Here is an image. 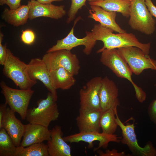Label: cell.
<instances>
[{"mask_svg": "<svg viewBox=\"0 0 156 156\" xmlns=\"http://www.w3.org/2000/svg\"><path fill=\"white\" fill-rule=\"evenodd\" d=\"M3 35L0 33V64L3 65L6 60L7 53L6 44L3 45L2 42L3 40Z\"/></svg>", "mask_w": 156, "mask_h": 156, "instance_id": "29", "label": "cell"}, {"mask_svg": "<svg viewBox=\"0 0 156 156\" xmlns=\"http://www.w3.org/2000/svg\"><path fill=\"white\" fill-rule=\"evenodd\" d=\"M17 147L5 129H0V156H15Z\"/></svg>", "mask_w": 156, "mask_h": 156, "instance_id": "26", "label": "cell"}, {"mask_svg": "<svg viewBox=\"0 0 156 156\" xmlns=\"http://www.w3.org/2000/svg\"><path fill=\"white\" fill-rule=\"evenodd\" d=\"M101 53V62L111 70L117 77L129 81L134 88L137 99L140 102H143L146 99V93L133 81L131 77L133 73L117 49H106Z\"/></svg>", "mask_w": 156, "mask_h": 156, "instance_id": "2", "label": "cell"}, {"mask_svg": "<svg viewBox=\"0 0 156 156\" xmlns=\"http://www.w3.org/2000/svg\"><path fill=\"white\" fill-rule=\"evenodd\" d=\"M63 0H37V1L43 4H50L54 1H61Z\"/></svg>", "mask_w": 156, "mask_h": 156, "instance_id": "35", "label": "cell"}, {"mask_svg": "<svg viewBox=\"0 0 156 156\" xmlns=\"http://www.w3.org/2000/svg\"><path fill=\"white\" fill-rule=\"evenodd\" d=\"M155 85L156 86V84ZM148 112L151 120L156 124V99L153 101L150 104Z\"/></svg>", "mask_w": 156, "mask_h": 156, "instance_id": "30", "label": "cell"}, {"mask_svg": "<svg viewBox=\"0 0 156 156\" xmlns=\"http://www.w3.org/2000/svg\"><path fill=\"white\" fill-rule=\"evenodd\" d=\"M130 0L131 1L132 0Z\"/></svg>", "mask_w": 156, "mask_h": 156, "instance_id": "39", "label": "cell"}, {"mask_svg": "<svg viewBox=\"0 0 156 156\" xmlns=\"http://www.w3.org/2000/svg\"><path fill=\"white\" fill-rule=\"evenodd\" d=\"M49 73L52 86L56 90L69 89L75 83L74 75L64 68L59 67L49 71Z\"/></svg>", "mask_w": 156, "mask_h": 156, "instance_id": "21", "label": "cell"}, {"mask_svg": "<svg viewBox=\"0 0 156 156\" xmlns=\"http://www.w3.org/2000/svg\"><path fill=\"white\" fill-rule=\"evenodd\" d=\"M6 0H0V5H2L5 4Z\"/></svg>", "mask_w": 156, "mask_h": 156, "instance_id": "36", "label": "cell"}, {"mask_svg": "<svg viewBox=\"0 0 156 156\" xmlns=\"http://www.w3.org/2000/svg\"><path fill=\"white\" fill-rule=\"evenodd\" d=\"M102 113L101 110L79 109V115L76 119L79 132H100V121Z\"/></svg>", "mask_w": 156, "mask_h": 156, "instance_id": "18", "label": "cell"}, {"mask_svg": "<svg viewBox=\"0 0 156 156\" xmlns=\"http://www.w3.org/2000/svg\"><path fill=\"white\" fill-rule=\"evenodd\" d=\"M27 70L30 78L34 80L40 81L57 101L56 90L52 86L49 71L43 60L39 58L31 59L27 64Z\"/></svg>", "mask_w": 156, "mask_h": 156, "instance_id": "13", "label": "cell"}, {"mask_svg": "<svg viewBox=\"0 0 156 156\" xmlns=\"http://www.w3.org/2000/svg\"><path fill=\"white\" fill-rule=\"evenodd\" d=\"M7 53L6 60L3 65V74L12 80L20 89H31L37 81L31 79L29 77L27 64L15 56L9 49H7Z\"/></svg>", "mask_w": 156, "mask_h": 156, "instance_id": "3", "label": "cell"}, {"mask_svg": "<svg viewBox=\"0 0 156 156\" xmlns=\"http://www.w3.org/2000/svg\"><path fill=\"white\" fill-rule=\"evenodd\" d=\"M102 78L101 77H93L80 90L79 109L85 110H101L99 92Z\"/></svg>", "mask_w": 156, "mask_h": 156, "instance_id": "11", "label": "cell"}, {"mask_svg": "<svg viewBox=\"0 0 156 156\" xmlns=\"http://www.w3.org/2000/svg\"><path fill=\"white\" fill-rule=\"evenodd\" d=\"M93 36L96 40L102 41V47L99 49L96 53H100L104 50L135 46L141 49L144 53L148 55L151 43H143L140 42L135 35L132 33H121L114 34L112 29L101 25L95 24L91 30Z\"/></svg>", "mask_w": 156, "mask_h": 156, "instance_id": "1", "label": "cell"}, {"mask_svg": "<svg viewBox=\"0 0 156 156\" xmlns=\"http://www.w3.org/2000/svg\"><path fill=\"white\" fill-rule=\"evenodd\" d=\"M15 113L7 107L2 123V128L6 131L16 147L20 146L24 129V125L16 117Z\"/></svg>", "mask_w": 156, "mask_h": 156, "instance_id": "20", "label": "cell"}, {"mask_svg": "<svg viewBox=\"0 0 156 156\" xmlns=\"http://www.w3.org/2000/svg\"><path fill=\"white\" fill-rule=\"evenodd\" d=\"M64 140L66 142L71 143L79 142L83 141L88 144V147L92 148L93 146V142H99L98 146L94 150L96 151L102 147L103 148H107L110 142L119 143L121 137H119L116 134L110 135L100 132L89 131L79 132L63 137Z\"/></svg>", "mask_w": 156, "mask_h": 156, "instance_id": "12", "label": "cell"}, {"mask_svg": "<svg viewBox=\"0 0 156 156\" xmlns=\"http://www.w3.org/2000/svg\"><path fill=\"white\" fill-rule=\"evenodd\" d=\"M70 7L68 12L66 22L69 24L75 18L78 11L84 6H86L87 0H71Z\"/></svg>", "mask_w": 156, "mask_h": 156, "instance_id": "27", "label": "cell"}, {"mask_svg": "<svg viewBox=\"0 0 156 156\" xmlns=\"http://www.w3.org/2000/svg\"><path fill=\"white\" fill-rule=\"evenodd\" d=\"M145 3L152 15L156 18V6L151 0H145Z\"/></svg>", "mask_w": 156, "mask_h": 156, "instance_id": "34", "label": "cell"}, {"mask_svg": "<svg viewBox=\"0 0 156 156\" xmlns=\"http://www.w3.org/2000/svg\"><path fill=\"white\" fill-rule=\"evenodd\" d=\"M42 59L49 71L62 67L74 75L79 73L80 68L79 60L77 55L70 51L62 49L47 52Z\"/></svg>", "mask_w": 156, "mask_h": 156, "instance_id": "8", "label": "cell"}, {"mask_svg": "<svg viewBox=\"0 0 156 156\" xmlns=\"http://www.w3.org/2000/svg\"><path fill=\"white\" fill-rule=\"evenodd\" d=\"M21 0H6V4L11 10H14L19 7L21 5Z\"/></svg>", "mask_w": 156, "mask_h": 156, "instance_id": "32", "label": "cell"}, {"mask_svg": "<svg viewBox=\"0 0 156 156\" xmlns=\"http://www.w3.org/2000/svg\"><path fill=\"white\" fill-rule=\"evenodd\" d=\"M23 138L20 146L25 147L31 144L49 140L51 132L48 127L36 124L24 125Z\"/></svg>", "mask_w": 156, "mask_h": 156, "instance_id": "16", "label": "cell"}, {"mask_svg": "<svg viewBox=\"0 0 156 156\" xmlns=\"http://www.w3.org/2000/svg\"><path fill=\"white\" fill-rule=\"evenodd\" d=\"M51 138L47 141L49 156H71V148L63 138L61 127L56 125L50 130Z\"/></svg>", "mask_w": 156, "mask_h": 156, "instance_id": "17", "label": "cell"}, {"mask_svg": "<svg viewBox=\"0 0 156 156\" xmlns=\"http://www.w3.org/2000/svg\"><path fill=\"white\" fill-rule=\"evenodd\" d=\"M15 156H49L47 144L37 143L28 146L17 147Z\"/></svg>", "mask_w": 156, "mask_h": 156, "instance_id": "25", "label": "cell"}, {"mask_svg": "<svg viewBox=\"0 0 156 156\" xmlns=\"http://www.w3.org/2000/svg\"><path fill=\"white\" fill-rule=\"evenodd\" d=\"M7 105L5 103L0 105V129L2 128V122L7 112Z\"/></svg>", "mask_w": 156, "mask_h": 156, "instance_id": "33", "label": "cell"}, {"mask_svg": "<svg viewBox=\"0 0 156 156\" xmlns=\"http://www.w3.org/2000/svg\"><path fill=\"white\" fill-rule=\"evenodd\" d=\"M56 101L49 92L46 98L37 102L38 106L28 109L26 120L29 123L48 127L50 123L57 120L59 112Z\"/></svg>", "mask_w": 156, "mask_h": 156, "instance_id": "4", "label": "cell"}, {"mask_svg": "<svg viewBox=\"0 0 156 156\" xmlns=\"http://www.w3.org/2000/svg\"><path fill=\"white\" fill-rule=\"evenodd\" d=\"M22 41L25 44L30 45L32 44L35 39V35L34 32L30 29L23 31L21 36Z\"/></svg>", "mask_w": 156, "mask_h": 156, "instance_id": "28", "label": "cell"}, {"mask_svg": "<svg viewBox=\"0 0 156 156\" xmlns=\"http://www.w3.org/2000/svg\"><path fill=\"white\" fill-rule=\"evenodd\" d=\"M29 8L28 5H21L14 10L5 8L1 17L6 22L14 26L18 27L25 24L29 18Z\"/></svg>", "mask_w": 156, "mask_h": 156, "instance_id": "22", "label": "cell"}, {"mask_svg": "<svg viewBox=\"0 0 156 156\" xmlns=\"http://www.w3.org/2000/svg\"><path fill=\"white\" fill-rule=\"evenodd\" d=\"M117 106L102 112L100 123L103 133L114 134L118 126L116 121V113Z\"/></svg>", "mask_w": 156, "mask_h": 156, "instance_id": "24", "label": "cell"}, {"mask_svg": "<svg viewBox=\"0 0 156 156\" xmlns=\"http://www.w3.org/2000/svg\"><path fill=\"white\" fill-rule=\"evenodd\" d=\"M27 5L29 8V19L31 20L40 17L58 19L66 13L63 5L58 6L51 3L43 4L35 0L28 1Z\"/></svg>", "mask_w": 156, "mask_h": 156, "instance_id": "14", "label": "cell"}, {"mask_svg": "<svg viewBox=\"0 0 156 156\" xmlns=\"http://www.w3.org/2000/svg\"><path fill=\"white\" fill-rule=\"evenodd\" d=\"M0 86L1 93L5 98V103L13 111L18 114L22 120H25L28 107L34 91L31 89L13 88L8 86L3 81L1 82Z\"/></svg>", "mask_w": 156, "mask_h": 156, "instance_id": "6", "label": "cell"}, {"mask_svg": "<svg viewBox=\"0 0 156 156\" xmlns=\"http://www.w3.org/2000/svg\"><path fill=\"white\" fill-rule=\"evenodd\" d=\"M117 50L135 74L139 75L146 69L156 71V60L151 58L140 48L131 46L119 48Z\"/></svg>", "mask_w": 156, "mask_h": 156, "instance_id": "7", "label": "cell"}, {"mask_svg": "<svg viewBox=\"0 0 156 156\" xmlns=\"http://www.w3.org/2000/svg\"><path fill=\"white\" fill-rule=\"evenodd\" d=\"M88 17L98 22L101 25L109 28L119 33L126 32L121 28L116 21V12L106 11L101 7L90 5Z\"/></svg>", "mask_w": 156, "mask_h": 156, "instance_id": "19", "label": "cell"}, {"mask_svg": "<svg viewBox=\"0 0 156 156\" xmlns=\"http://www.w3.org/2000/svg\"><path fill=\"white\" fill-rule=\"evenodd\" d=\"M116 116L118 125L122 131V138L120 142L127 146L132 155L139 156H156V149L151 142H148L144 147L138 144L135 131L134 122L127 123L125 125L119 118L117 111Z\"/></svg>", "mask_w": 156, "mask_h": 156, "instance_id": "9", "label": "cell"}, {"mask_svg": "<svg viewBox=\"0 0 156 156\" xmlns=\"http://www.w3.org/2000/svg\"><path fill=\"white\" fill-rule=\"evenodd\" d=\"M129 24L133 29L147 35L154 33L156 21L148 10L145 0H132L130 7Z\"/></svg>", "mask_w": 156, "mask_h": 156, "instance_id": "5", "label": "cell"}, {"mask_svg": "<svg viewBox=\"0 0 156 156\" xmlns=\"http://www.w3.org/2000/svg\"><path fill=\"white\" fill-rule=\"evenodd\" d=\"M118 88L114 82L106 76L102 78L99 92L102 112L119 105Z\"/></svg>", "mask_w": 156, "mask_h": 156, "instance_id": "15", "label": "cell"}, {"mask_svg": "<svg viewBox=\"0 0 156 156\" xmlns=\"http://www.w3.org/2000/svg\"><path fill=\"white\" fill-rule=\"evenodd\" d=\"M81 18L80 16L76 18L73 26L67 36L57 40L56 44L50 48L47 52L62 49L70 51L75 47L83 45L85 47L83 51V53L86 55L90 54L97 41L94 38L91 31H86V36L81 38L77 37L74 34L75 26Z\"/></svg>", "mask_w": 156, "mask_h": 156, "instance_id": "10", "label": "cell"}, {"mask_svg": "<svg viewBox=\"0 0 156 156\" xmlns=\"http://www.w3.org/2000/svg\"><path fill=\"white\" fill-rule=\"evenodd\" d=\"M31 0V1H35V0Z\"/></svg>", "mask_w": 156, "mask_h": 156, "instance_id": "38", "label": "cell"}, {"mask_svg": "<svg viewBox=\"0 0 156 156\" xmlns=\"http://www.w3.org/2000/svg\"><path fill=\"white\" fill-rule=\"evenodd\" d=\"M97 153L100 156H125L124 152H119L117 150L113 149L111 150H107L105 152L101 150H98Z\"/></svg>", "mask_w": 156, "mask_h": 156, "instance_id": "31", "label": "cell"}, {"mask_svg": "<svg viewBox=\"0 0 156 156\" xmlns=\"http://www.w3.org/2000/svg\"><path fill=\"white\" fill-rule=\"evenodd\" d=\"M89 3L90 5L100 6L107 11L120 13L126 18L129 17L131 3V1L130 0H104Z\"/></svg>", "mask_w": 156, "mask_h": 156, "instance_id": "23", "label": "cell"}, {"mask_svg": "<svg viewBox=\"0 0 156 156\" xmlns=\"http://www.w3.org/2000/svg\"><path fill=\"white\" fill-rule=\"evenodd\" d=\"M104 0H88L89 2L101 1Z\"/></svg>", "mask_w": 156, "mask_h": 156, "instance_id": "37", "label": "cell"}]
</instances>
